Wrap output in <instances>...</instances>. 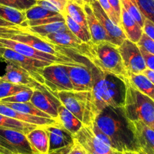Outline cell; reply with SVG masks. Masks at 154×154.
<instances>
[{
  "label": "cell",
  "mask_w": 154,
  "mask_h": 154,
  "mask_svg": "<svg viewBox=\"0 0 154 154\" xmlns=\"http://www.w3.org/2000/svg\"><path fill=\"white\" fill-rule=\"evenodd\" d=\"M124 79L95 68V79L90 91L83 124L90 126L95 117L107 107H123L126 98Z\"/></svg>",
  "instance_id": "cell-1"
},
{
  "label": "cell",
  "mask_w": 154,
  "mask_h": 154,
  "mask_svg": "<svg viewBox=\"0 0 154 154\" xmlns=\"http://www.w3.org/2000/svg\"><path fill=\"white\" fill-rule=\"evenodd\" d=\"M93 122L111 139L115 150L140 152L133 122L127 118L123 107H105Z\"/></svg>",
  "instance_id": "cell-2"
},
{
  "label": "cell",
  "mask_w": 154,
  "mask_h": 154,
  "mask_svg": "<svg viewBox=\"0 0 154 154\" xmlns=\"http://www.w3.org/2000/svg\"><path fill=\"white\" fill-rule=\"evenodd\" d=\"M124 81L126 90L123 108L127 118L132 122H142L154 130V101L134 88L128 78Z\"/></svg>",
  "instance_id": "cell-3"
},
{
  "label": "cell",
  "mask_w": 154,
  "mask_h": 154,
  "mask_svg": "<svg viewBox=\"0 0 154 154\" xmlns=\"http://www.w3.org/2000/svg\"><path fill=\"white\" fill-rule=\"evenodd\" d=\"M93 55L92 63L100 70L114 74L124 79L128 72L123 65L118 46L109 42L98 44L89 42Z\"/></svg>",
  "instance_id": "cell-4"
},
{
  "label": "cell",
  "mask_w": 154,
  "mask_h": 154,
  "mask_svg": "<svg viewBox=\"0 0 154 154\" xmlns=\"http://www.w3.org/2000/svg\"><path fill=\"white\" fill-rule=\"evenodd\" d=\"M0 153L37 154L25 134L3 126H0Z\"/></svg>",
  "instance_id": "cell-5"
},
{
  "label": "cell",
  "mask_w": 154,
  "mask_h": 154,
  "mask_svg": "<svg viewBox=\"0 0 154 154\" xmlns=\"http://www.w3.org/2000/svg\"><path fill=\"white\" fill-rule=\"evenodd\" d=\"M41 74L44 79V85L51 93L73 90V86L65 64L53 63L48 65L42 68Z\"/></svg>",
  "instance_id": "cell-6"
},
{
  "label": "cell",
  "mask_w": 154,
  "mask_h": 154,
  "mask_svg": "<svg viewBox=\"0 0 154 154\" xmlns=\"http://www.w3.org/2000/svg\"><path fill=\"white\" fill-rule=\"evenodd\" d=\"M2 57L3 61L6 62V63H14V64L22 67L23 69H26L36 82L43 85L44 79L41 74V69L48 65L53 64V63L42 61V60L22 55L13 50L6 48Z\"/></svg>",
  "instance_id": "cell-7"
},
{
  "label": "cell",
  "mask_w": 154,
  "mask_h": 154,
  "mask_svg": "<svg viewBox=\"0 0 154 154\" xmlns=\"http://www.w3.org/2000/svg\"><path fill=\"white\" fill-rule=\"evenodd\" d=\"M74 91H90L95 79V68L92 63L66 65Z\"/></svg>",
  "instance_id": "cell-8"
},
{
  "label": "cell",
  "mask_w": 154,
  "mask_h": 154,
  "mask_svg": "<svg viewBox=\"0 0 154 154\" xmlns=\"http://www.w3.org/2000/svg\"><path fill=\"white\" fill-rule=\"evenodd\" d=\"M118 48L127 72L139 74L147 69L144 59L137 43L126 39Z\"/></svg>",
  "instance_id": "cell-9"
},
{
  "label": "cell",
  "mask_w": 154,
  "mask_h": 154,
  "mask_svg": "<svg viewBox=\"0 0 154 154\" xmlns=\"http://www.w3.org/2000/svg\"><path fill=\"white\" fill-rule=\"evenodd\" d=\"M49 137V150L51 152H62L68 154L75 143V137L57 122L51 125H45Z\"/></svg>",
  "instance_id": "cell-10"
},
{
  "label": "cell",
  "mask_w": 154,
  "mask_h": 154,
  "mask_svg": "<svg viewBox=\"0 0 154 154\" xmlns=\"http://www.w3.org/2000/svg\"><path fill=\"white\" fill-rule=\"evenodd\" d=\"M0 43L6 48H9L22 55L26 56V57H31V58L36 59V60H42V61L48 62L50 63H60V64L65 65H74V64H84V63H73L68 60L62 59L57 56L52 55L48 53L43 52V51H38L32 47L29 46L26 44L21 43L17 41H14L11 39H3L0 38Z\"/></svg>",
  "instance_id": "cell-11"
},
{
  "label": "cell",
  "mask_w": 154,
  "mask_h": 154,
  "mask_svg": "<svg viewBox=\"0 0 154 154\" xmlns=\"http://www.w3.org/2000/svg\"><path fill=\"white\" fill-rule=\"evenodd\" d=\"M90 91H63L54 93V95L60 100L62 105L82 122Z\"/></svg>",
  "instance_id": "cell-12"
},
{
  "label": "cell",
  "mask_w": 154,
  "mask_h": 154,
  "mask_svg": "<svg viewBox=\"0 0 154 154\" xmlns=\"http://www.w3.org/2000/svg\"><path fill=\"white\" fill-rule=\"evenodd\" d=\"M30 102L38 110L57 120L59 107L62 105L57 96L51 93L45 86L34 89Z\"/></svg>",
  "instance_id": "cell-13"
},
{
  "label": "cell",
  "mask_w": 154,
  "mask_h": 154,
  "mask_svg": "<svg viewBox=\"0 0 154 154\" xmlns=\"http://www.w3.org/2000/svg\"><path fill=\"white\" fill-rule=\"evenodd\" d=\"M95 16L100 22L102 27L106 31L107 34L111 39V43L114 44L117 46H120L123 41L127 39L120 26L116 24L108 15L106 14L101 7L99 2L96 1L90 5Z\"/></svg>",
  "instance_id": "cell-14"
},
{
  "label": "cell",
  "mask_w": 154,
  "mask_h": 154,
  "mask_svg": "<svg viewBox=\"0 0 154 154\" xmlns=\"http://www.w3.org/2000/svg\"><path fill=\"white\" fill-rule=\"evenodd\" d=\"M74 137L75 140L79 143L86 151L94 152L98 154H107L115 150L98 139L92 131L90 126L84 125Z\"/></svg>",
  "instance_id": "cell-15"
},
{
  "label": "cell",
  "mask_w": 154,
  "mask_h": 154,
  "mask_svg": "<svg viewBox=\"0 0 154 154\" xmlns=\"http://www.w3.org/2000/svg\"><path fill=\"white\" fill-rule=\"evenodd\" d=\"M0 78L11 83L26 86L32 89L45 86L36 82L26 69L12 63H7L5 72L4 75L0 76Z\"/></svg>",
  "instance_id": "cell-16"
},
{
  "label": "cell",
  "mask_w": 154,
  "mask_h": 154,
  "mask_svg": "<svg viewBox=\"0 0 154 154\" xmlns=\"http://www.w3.org/2000/svg\"><path fill=\"white\" fill-rule=\"evenodd\" d=\"M141 154H154V130L142 122H133Z\"/></svg>",
  "instance_id": "cell-17"
},
{
  "label": "cell",
  "mask_w": 154,
  "mask_h": 154,
  "mask_svg": "<svg viewBox=\"0 0 154 154\" xmlns=\"http://www.w3.org/2000/svg\"><path fill=\"white\" fill-rule=\"evenodd\" d=\"M84 9L87 16V25H88L89 33L91 36L92 43L98 44L102 42H111V39L108 36L104 27L95 16L90 5L84 4Z\"/></svg>",
  "instance_id": "cell-18"
},
{
  "label": "cell",
  "mask_w": 154,
  "mask_h": 154,
  "mask_svg": "<svg viewBox=\"0 0 154 154\" xmlns=\"http://www.w3.org/2000/svg\"><path fill=\"white\" fill-rule=\"evenodd\" d=\"M0 114L13 118V119L21 121V122L36 125L38 126H45V125L55 123L57 122L54 119L38 117V116H32V115L26 114V113H21V112L14 110L2 103H0Z\"/></svg>",
  "instance_id": "cell-19"
},
{
  "label": "cell",
  "mask_w": 154,
  "mask_h": 154,
  "mask_svg": "<svg viewBox=\"0 0 154 154\" xmlns=\"http://www.w3.org/2000/svg\"><path fill=\"white\" fill-rule=\"evenodd\" d=\"M32 147L37 154H48L49 137L44 126H38L26 134Z\"/></svg>",
  "instance_id": "cell-20"
},
{
  "label": "cell",
  "mask_w": 154,
  "mask_h": 154,
  "mask_svg": "<svg viewBox=\"0 0 154 154\" xmlns=\"http://www.w3.org/2000/svg\"><path fill=\"white\" fill-rule=\"evenodd\" d=\"M121 27L126 38L135 43H138L144 33L142 27L123 7H121Z\"/></svg>",
  "instance_id": "cell-21"
},
{
  "label": "cell",
  "mask_w": 154,
  "mask_h": 154,
  "mask_svg": "<svg viewBox=\"0 0 154 154\" xmlns=\"http://www.w3.org/2000/svg\"><path fill=\"white\" fill-rule=\"evenodd\" d=\"M56 121L73 135L76 134L84 125L81 121L63 105L59 107L58 117Z\"/></svg>",
  "instance_id": "cell-22"
},
{
  "label": "cell",
  "mask_w": 154,
  "mask_h": 154,
  "mask_svg": "<svg viewBox=\"0 0 154 154\" xmlns=\"http://www.w3.org/2000/svg\"><path fill=\"white\" fill-rule=\"evenodd\" d=\"M128 79L134 88L154 101V85L143 73L128 72Z\"/></svg>",
  "instance_id": "cell-23"
},
{
  "label": "cell",
  "mask_w": 154,
  "mask_h": 154,
  "mask_svg": "<svg viewBox=\"0 0 154 154\" xmlns=\"http://www.w3.org/2000/svg\"><path fill=\"white\" fill-rule=\"evenodd\" d=\"M0 18L18 27H27V19L24 11L0 5Z\"/></svg>",
  "instance_id": "cell-24"
},
{
  "label": "cell",
  "mask_w": 154,
  "mask_h": 154,
  "mask_svg": "<svg viewBox=\"0 0 154 154\" xmlns=\"http://www.w3.org/2000/svg\"><path fill=\"white\" fill-rule=\"evenodd\" d=\"M64 13L67 14L75 22L81 25L87 33H90L84 6L78 4L72 0H68L66 7H65Z\"/></svg>",
  "instance_id": "cell-25"
},
{
  "label": "cell",
  "mask_w": 154,
  "mask_h": 154,
  "mask_svg": "<svg viewBox=\"0 0 154 154\" xmlns=\"http://www.w3.org/2000/svg\"><path fill=\"white\" fill-rule=\"evenodd\" d=\"M70 30L68 28L65 21L51 23L45 25L35 26V27H28V32L36 36H46L52 33H60V32H69Z\"/></svg>",
  "instance_id": "cell-26"
},
{
  "label": "cell",
  "mask_w": 154,
  "mask_h": 154,
  "mask_svg": "<svg viewBox=\"0 0 154 154\" xmlns=\"http://www.w3.org/2000/svg\"><path fill=\"white\" fill-rule=\"evenodd\" d=\"M0 126L14 128V129L21 131V132H23L25 134H28L32 130L38 127L36 125H32V124L21 122V121L17 120V119L4 116L2 114H0Z\"/></svg>",
  "instance_id": "cell-27"
},
{
  "label": "cell",
  "mask_w": 154,
  "mask_h": 154,
  "mask_svg": "<svg viewBox=\"0 0 154 154\" xmlns=\"http://www.w3.org/2000/svg\"><path fill=\"white\" fill-rule=\"evenodd\" d=\"M2 104L8 106V107H11V108L14 109V110L21 112V113H26V114L32 115V116H38V117H44V118H49V119H52L49 115L44 113V112L41 111L40 110H38V109L37 108V107H35V106L33 105L30 101H29V102H25V103L5 102V103H2Z\"/></svg>",
  "instance_id": "cell-28"
},
{
  "label": "cell",
  "mask_w": 154,
  "mask_h": 154,
  "mask_svg": "<svg viewBox=\"0 0 154 154\" xmlns=\"http://www.w3.org/2000/svg\"><path fill=\"white\" fill-rule=\"evenodd\" d=\"M63 16H64L65 22H66L68 28L75 36H77L80 40L82 41L84 43H89L91 41V36H90V33H87L81 25L75 22L67 14L64 13Z\"/></svg>",
  "instance_id": "cell-29"
},
{
  "label": "cell",
  "mask_w": 154,
  "mask_h": 154,
  "mask_svg": "<svg viewBox=\"0 0 154 154\" xmlns=\"http://www.w3.org/2000/svg\"><path fill=\"white\" fill-rule=\"evenodd\" d=\"M25 14L27 21H35V20L45 19V18L62 14L60 13L47 10V9L42 8V6L38 5H35L30 8L27 9L26 11H25Z\"/></svg>",
  "instance_id": "cell-30"
},
{
  "label": "cell",
  "mask_w": 154,
  "mask_h": 154,
  "mask_svg": "<svg viewBox=\"0 0 154 154\" xmlns=\"http://www.w3.org/2000/svg\"><path fill=\"white\" fill-rule=\"evenodd\" d=\"M122 7L136 21V22L143 28L145 18L140 11L135 0H120Z\"/></svg>",
  "instance_id": "cell-31"
},
{
  "label": "cell",
  "mask_w": 154,
  "mask_h": 154,
  "mask_svg": "<svg viewBox=\"0 0 154 154\" xmlns=\"http://www.w3.org/2000/svg\"><path fill=\"white\" fill-rule=\"evenodd\" d=\"M28 88H30L11 83L0 78V100L12 96L21 91Z\"/></svg>",
  "instance_id": "cell-32"
},
{
  "label": "cell",
  "mask_w": 154,
  "mask_h": 154,
  "mask_svg": "<svg viewBox=\"0 0 154 154\" xmlns=\"http://www.w3.org/2000/svg\"><path fill=\"white\" fill-rule=\"evenodd\" d=\"M140 11L145 19L154 24V0H135Z\"/></svg>",
  "instance_id": "cell-33"
},
{
  "label": "cell",
  "mask_w": 154,
  "mask_h": 154,
  "mask_svg": "<svg viewBox=\"0 0 154 154\" xmlns=\"http://www.w3.org/2000/svg\"><path fill=\"white\" fill-rule=\"evenodd\" d=\"M34 89L28 88L26 90L21 91L12 96L8 97V98H3L0 100L1 103L8 102V103H25L29 102L31 100L32 96L33 95Z\"/></svg>",
  "instance_id": "cell-34"
},
{
  "label": "cell",
  "mask_w": 154,
  "mask_h": 154,
  "mask_svg": "<svg viewBox=\"0 0 154 154\" xmlns=\"http://www.w3.org/2000/svg\"><path fill=\"white\" fill-rule=\"evenodd\" d=\"M36 1L37 0H0V5L25 11L36 5Z\"/></svg>",
  "instance_id": "cell-35"
},
{
  "label": "cell",
  "mask_w": 154,
  "mask_h": 154,
  "mask_svg": "<svg viewBox=\"0 0 154 154\" xmlns=\"http://www.w3.org/2000/svg\"><path fill=\"white\" fill-rule=\"evenodd\" d=\"M137 45L140 48H142L149 54L154 55V41L144 33H143Z\"/></svg>",
  "instance_id": "cell-36"
},
{
  "label": "cell",
  "mask_w": 154,
  "mask_h": 154,
  "mask_svg": "<svg viewBox=\"0 0 154 154\" xmlns=\"http://www.w3.org/2000/svg\"><path fill=\"white\" fill-rule=\"evenodd\" d=\"M97 1L99 2L101 7L102 8L104 11L106 13V14L108 15V16L116 24H117V25L121 27V23H120V21L118 20V18H117V15H116L114 9L111 7V5H110V3L108 2V0H97Z\"/></svg>",
  "instance_id": "cell-37"
},
{
  "label": "cell",
  "mask_w": 154,
  "mask_h": 154,
  "mask_svg": "<svg viewBox=\"0 0 154 154\" xmlns=\"http://www.w3.org/2000/svg\"><path fill=\"white\" fill-rule=\"evenodd\" d=\"M36 5H38L42 6L44 8L47 9L48 11L54 12H57V13H61L60 9L56 6V5L54 2L51 1V0H37L36 1Z\"/></svg>",
  "instance_id": "cell-38"
},
{
  "label": "cell",
  "mask_w": 154,
  "mask_h": 154,
  "mask_svg": "<svg viewBox=\"0 0 154 154\" xmlns=\"http://www.w3.org/2000/svg\"><path fill=\"white\" fill-rule=\"evenodd\" d=\"M140 51H141L143 57H144L147 68L154 71V55L149 54L147 51L143 50L142 48H140Z\"/></svg>",
  "instance_id": "cell-39"
},
{
  "label": "cell",
  "mask_w": 154,
  "mask_h": 154,
  "mask_svg": "<svg viewBox=\"0 0 154 154\" xmlns=\"http://www.w3.org/2000/svg\"><path fill=\"white\" fill-rule=\"evenodd\" d=\"M143 31L146 35L149 36L150 39L154 41V24L149 20L145 19L143 26Z\"/></svg>",
  "instance_id": "cell-40"
},
{
  "label": "cell",
  "mask_w": 154,
  "mask_h": 154,
  "mask_svg": "<svg viewBox=\"0 0 154 154\" xmlns=\"http://www.w3.org/2000/svg\"><path fill=\"white\" fill-rule=\"evenodd\" d=\"M115 12L117 18L121 23V3L120 0H108Z\"/></svg>",
  "instance_id": "cell-41"
},
{
  "label": "cell",
  "mask_w": 154,
  "mask_h": 154,
  "mask_svg": "<svg viewBox=\"0 0 154 154\" xmlns=\"http://www.w3.org/2000/svg\"><path fill=\"white\" fill-rule=\"evenodd\" d=\"M68 154H88L87 151L85 150L84 147L80 144L79 143L75 140V143H74L73 146L72 147L71 150Z\"/></svg>",
  "instance_id": "cell-42"
},
{
  "label": "cell",
  "mask_w": 154,
  "mask_h": 154,
  "mask_svg": "<svg viewBox=\"0 0 154 154\" xmlns=\"http://www.w3.org/2000/svg\"><path fill=\"white\" fill-rule=\"evenodd\" d=\"M142 73L144 74L145 76H147V78H148V79L154 85V71L153 70L147 68V69L142 72Z\"/></svg>",
  "instance_id": "cell-43"
},
{
  "label": "cell",
  "mask_w": 154,
  "mask_h": 154,
  "mask_svg": "<svg viewBox=\"0 0 154 154\" xmlns=\"http://www.w3.org/2000/svg\"><path fill=\"white\" fill-rule=\"evenodd\" d=\"M0 27H18V26L14 25V24H11V23H9L8 21H4V20L1 19L0 18Z\"/></svg>",
  "instance_id": "cell-44"
},
{
  "label": "cell",
  "mask_w": 154,
  "mask_h": 154,
  "mask_svg": "<svg viewBox=\"0 0 154 154\" xmlns=\"http://www.w3.org/2000/svg\"><path fill=\"white\" fill-rule=\"evenodd\" d=\"M87 152L88 154H98V153H96V152H89V151H87ZM107 154H123V152H119V151H117V150H114V151H112V152H109V153H107Z\"/></svg>",
  "instance_id": "cell-45"
},
{
  "label": "cell",
  "mask_w": 154,
  "mask_h": 154,
  "mask_svg": "<svg viewBox=\"0 0 154 154\" xmlns=\"http://www.w3.org/2000/svg\"><path fill=\"white\" fill-rule=\"evenodd\" d=\"M5 50V47L3 46V45H2L1 43H0V57H2V54H3V53H4Z\"/></svg>",
  "instance_id": "cell-46"
},
{
  "label": "cell",
  "mask_w": 154,
  "mask_h": 154,
  "mask_svg": "<svg viewBox=\"0 0 154 154\" xmlns=\"http://www.w3.org/2000/svg\"><path fill=\"white\" fill-rule=\"evenodd\" d=\"M84 2V4H88V5H91L92 3L94 2L97 1V0H82Z\"/></svg>",
  "instance_id": "cell-47"
},
{
  "label": "cell",
  "mask_w": 154,
  "mask_h": 154,
  "mask_svg": "<svg viewBox=\"0 0 154 154\" xmlns=\"http://www.w3.org/2000/svg\"><path fill=\"white\" fill-rule=\"evenodd\" d=\"M52 1H57V2H59L62 3L63 5H64L65 6L66 5V3H67L68 0H52Z\"/></svg>",
  "instance_id": "cell-48"
},
{
  "label": "cell",
  "mask_w": 154,
  "mask_h": 154,
  "mask_svg": "<svg viewBox=\"0 0 154 154\" xmlns=\"http://www.w3.org/2000/svg\"><path fill=\"white\" fill-rule=\"evenodd\" d=\"M72 1L75 2H77L78 4L81 5H82V6H84V2H83L82 0H72Z\"/></svg>",
  "instance_id": "cell-49"
},
{
  "label": "cell",
  "mask_w": 154,
  "mask_h": 154,
  "mask_svg": "<svg viewBox=\"0 0 154 154\" xmlns=\"http://www.w3.org/2000/svg\"><path fill=\"white\" fill-rule=\"evenodd\" d=\"M48 154H65V153L62 152H48Z\"/></svg>",
  "instance_id": "cell-50"
},
{
  "label": "cell",
  "mask_w": 154,
  "mask_h": 154,
  "mask_svg": "<svg viewBox=\"0 0 154 154\" xmlns=\"http://www.w3.org/2000/svg\"><path fill=\"white\" fill-rule=\"evenodd\" d=\"M123 154H136V152H124Z\"/></svg>",
  "instance_id": "cell-51"
},
{
  "label": "cell",
  "mask_w": 154,
  "mask_h": 154,
  "mask_svg": "<svg viewBox=\"0 0 154 154\" xmlns=\"http://www.w3.org/2000/svg\"><path fill=\"white\" fill-rule=\"evenodd\" d=\"M0 61H3L2 58V57H0Z\"/></svg>",
  "instance_id": "cell-52"
},
{
  "label": "cell",
  "mask_w": 154,
  "mask_h": 154,
  "mask_svg": "<svg viewBox=\"0 0 154 154\" xmlns=\"http://www.w3.org/2000/svg\"><path fill=\"white\" fill-rule=\"evenodd\" d=\"M136 154H141V153H139V152H136Z\"/></svg>",
  "instance_id": "cell-53"
},
{
  "label": "cell",
  "mask_w": 154,
  "mask_h": 154,
  "mask_svg": "<svg viewBox=\"0 0 154 154\" xmlns=\"http://www.w3.org/2000/svg\"><path fill=\"white\" fill-rule=\"evenodd\" d=\"M0 154H2V153H0Z\"/></svg>",
  "instance_id": "cell-54"
}]
</instances>
